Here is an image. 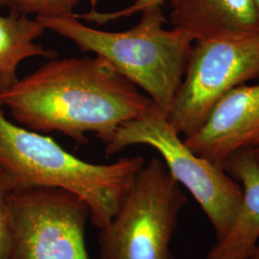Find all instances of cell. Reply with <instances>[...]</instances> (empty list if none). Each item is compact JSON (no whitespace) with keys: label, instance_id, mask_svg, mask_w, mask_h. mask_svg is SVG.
Instances as JSON below:
<instances>
[{"label":"cell","instance_id":"obj_18","mask_svg":"<svg viewBox=\"0 0 259 259\" xmlns=\"http://www.w3.org/2000/svg\"><path fill=\"white\" fill-rule=\"evenodd\" d=\"M254 3H255V5H256L259 12V0H254Z\"/></svg>","mask_w":259,"mask_h":259},{"label":"cell","instance_id":"obj_14","mask_svg":"<svg viewBox=\"0 0 259 259\" xmlns=\"http://www.w3.org/2000/svg\"><path fill=\"white\" fill-rule=\"evenodd\" d=\"M166 0H136L129 7L114 11V12H99L95 9L94 2H93V7L90 10V12L83 14V15H75L77 19H83L91 22L97 23L99 25H102L104 23L110 22L115 19H119L121 18H129L133 15L139 14L143 12L144 10L148 9L151 7L161 6Z\"/></svg>","mask_w":259,"mask_h":259},{"label":"cell","instance_id":"obj_13","mask_svg":"<svg viewBox=\"0 0 259 259\" xmlns=\"http://www.w3.org/2000/svg\"><path fill=\"white\" fill-rule=\"evenodd\" d=\"M12 193L9 183L0 171V259H10L13 240Z\"/></svg>","mask_w":259,"mask_h":259},{"label":"cell","instance_id":"obj_9","mask_svg":"<svg viewBox=\"0 0 259 259\" xmlns=\"http://www.w3.org/2000/svg\"><path fill=\"white\" fill-rule=\"evenodd\" d=\"M222 168L242 187V201L230 230L207 259H250L259 244V164L251 149L236 151Z\"/></svg>","mask_w":259,"mask_h":259},{"label":"cell","instance_id":"obj_5","mask_svg":"<svg viewBox=\"0 0 259 259\" xmlns=\"http://www.w3.org/2000/svg\"><path fill=\"white\" fill-rule=\"evenodd\" d=\"M139 144L157 150L171 175L203 209L216 240L223 238L240 206L241 185L222 167L195 154L155 104L139 117L121 125L106 144V154L113 156Z\"/></svg>","mask_w":259,"mask_h":259},{"label":"cell","instance_id":"obj_10","mask_svg":"<svg viewBox=\"0 0 259 259\" xmlns=\"http://www.w3.org/2000/svg\"><path fill=\"white\" fill-rule=\"evenodd\" d=\"M170 22L196 40L259 33L254 0H171Z\"/></svg>","mask_w":259,"mask_h":259},{"label":"cell","instance_id":"obj_16","mask_svg":"<svg viewBox=\"0 0 259 259\" xmlns=\"http://www.w3.org/2000/svg\"><path fill=\"white\" fill-rule=\"evenodd\" d=\"M250 259H259V244L257 245V247L255 248L253 253L251 254Z\"/></svg>","mask_w":259,"mask_h":259},{"label":"cell","instance_id":"obj_11","mask_svg":"<svg viewBox=\"0 0 259 259\" xmlns=\"http://www.w3.org/2000/svg\"><path fill=\"white\" fill-rule=\"evenodd\" d=\"M46 27L37 19L11 11L0 15V91L15 83L19 65L32 57L55 59L57 52L36 44Z\"/></svg>","mask_w":259,"mask_h":259},{"label":"cell","instance_id":"obj_15","mask_svg":"<svg viewBox=\"0 0 259 259\" xmlns=\"http://www.w3.org/2000/svg\"><path fill=\"white\" fill-rule=\"evenodd\" d=\"M15 0H0V7H8L10 8Z\"/></svg>","mask_w":259,"mask_h":259},{"label":"cell","instance_id":"obj_7","mask_svg":"<svg viewBox=\"0 0 259 259\" xmlns=\"http://www.w3.org/2000/svg\"><path fill=\"white\" fill-rule=\"evenodd\" d=\"M10 259H91L85 246L88 204L66 190L36 187L12 193Z\"/></svg>","mask_w":259,"mask_h":259},{"label":"cell","instance_id":"obj_3","mask_svg":"<svg viewBox=\"0 0 259 259\" xmlns=\"http://www.w3.org/2000/svg\"><path fill=\"white\" fill-rule=\"evenodd\" d=\"M140 14L139 23L123 32L89 27L76 16L37 19L83 52L105 59L166 114L183 82L194 38L183 29L163 27L161 6Z\"/></svg>","mask_w":259,"mask_h":259},{"label":"cell","instance_id":"obj_4","mask_svg":"<svg viewBox=\"0 0 259 259\" xmlns=\"http://www.w3.org/2000/svg\"><path fill=\"white\" fill-rule=\"evenodd\" d=\"M186 203L182 185L161 157L151 158L100 230V259H174L170 245Z\"/></svg>","mask_w":259,"mask_h":259},{"label":"cell","instance_id":"obj_8","mask_svg":"<svg viewBox=\"0 0 259 259\" xmlns=\"http://www.w3.org/2000/svg\"><path fill=\"white\" fill-rule=\"evenodd\" d=\"M184 141L220 167L236 151L259 149V83H243L226 93L203 126Z\"/></svg>","mask_w":259,"mask_h":259},{"label":"cell","instance_id":"obj_1","mask_svg":"<svg viewBox=\"0 0 259 259\" xmlns=\"http://www.w3.org/2000/svg\"><path fill=\"white\" fill-rule=\"evenodd\" d=\"M154 102L101 57L51 59L0 91V106L22 127L59 132L87 143L93 133L108 144L127 121Z\"/></svg>","mask_w":259,"mask_h":259},{"label":"cell","instance_id":"obj_12","mask_svg":"<svg viewBox=\"0 0 259 259\" xmlns=\"http://www.w3.org/2000/svg\"><path fill=\"white\" fill-rule=\"evenodd\" d=\"M83 0H15L11 11L36 18H65L75 16L74 9Z\"/></svg>","mask_w":259,"mask_h":259},{"label":"cell","instance_id":"obj_6","mask_svg":"<svg viewBox=\"0 0 259 259\" xmlns=\"http://www.w3.org/2000/svg\"><path fill=\"white\" fill-rule=\"evenodd\" d=\"M258 78L259 33L196 40L167 121L189 137L226 93Z\"/></svg>","mask_w":259,"mask_h":259},{"label":"cell","instance_id":"obj_17","mask_svg":"<svg viewBox=\"0 0 259 259\" xmlns=\"http://www.w3.org/2000/svg\"><path fill=\"white\" fill-rule=\"evenodd\" d=\"M251 151H252V154H253V156L255 157V159H256V161L259 164V149H251Z\"/></svg>","mask_w":259,"mask_h":259},{"label":"cell","instance_id":"obj_2","mask_svg":"<svg viewBox=\"0 0 259 259\" xmlns=\"http://www.w3.org/2000/svg\"><path fill=\"white\" fill-rule=\"evenodd\" d=\"M143 165L142 157L111 164L88 162L50 137L15 124L0 106V171L13 192L36 187L66 190L88 204L99 231L110 224Z\"/></svg>","mask_w":259,"mask_h":259}]
</instances>
